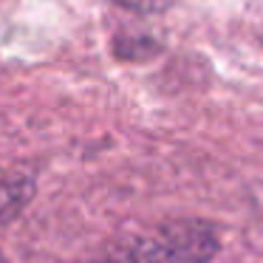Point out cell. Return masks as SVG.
Segmentation results:
<instances>
[{
	"instance_id": "cell-1",
	"label": "cell",
	"mask_w": 263,
	"mask_h": 263,
	"mask_svg": "<svg viewBox=\"0 0 263 263\" xmlns=\"http://www.w3.org/2000/svg\"><path fill=\"white\" fill-rule=\"evenodd\" d=\"M221 240L206 221H167L116 243L105 263H210Z\"/></svg>"
},
{
	"instance_id": "cell-2",
	"label": "cell",
	"mask_w": 263,
	"mask_h": 263,
	"mask_svg": "<svg viewBox=\"0 0 263 263\" xmlns=\"http://www.w3.org/2000/svg\"><path fill=\"white\" fill-rule=\"evenodd\" d=\"M34 198V178L26 173H0V223L14 218Z\"/></svg>"
},
{
	"instance_id": "cell-3",
	"label": "cell",
	"mask_w": 263,
	"mask_h": 263,
	"mask_svg": "<svg viewBox=\"0 0 263 263\" xmlns=\"http://www.w3.org/2000/svg\"><path fill=\"white\" fill-rule=\"evenodd\" d=\"M114 3L142 14H159V12H167L170 6H176V0H114Z\"/></svg>"
},
{
	"instance_id": "cell-4",
	"label": "cell",
	"mask_w": 263,
	"mask_h": 263,
	"mask_svg": "<svg viewBox=\"0 0 263 263\" xmlns=\"http://www.w3.org/2000/svg\"><path fill=\"white\" fill-rule=\"evenodd\" d=\"M0 263H6V257H3V252H0Z\"/></svg>"
}]
</instances>
